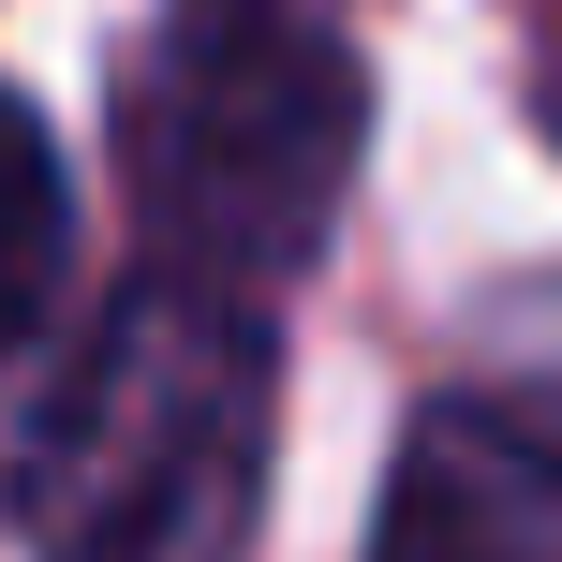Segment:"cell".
Segmentation results:
<instances>
[{
    "label": "cell",
    "instance_id": "6da1fadb",
    "mask_svg": "<svg viewBox=\"0 0 562 562\" xmlns=\"http://www.w3.org/2000/svg\"><path fill=\"white\" fill-rule=\"evenodd\" d=\"M281 340L252 296L148 267L45 370L15 429V518L45 562H237L267 504Z\"/></svg>",
    "mask_w": 562,
    "mask_h": 562
},
{
    "label": "cell",
    "instance_id": "7a4b0ae2",
    "mask_svg": "<svg viewBox=\"0 0 562 562\" xmlns=\"http://www.w3.org/2000/svg\"><path fill=\"white\" fill-rule=\"evenodd\" d=\"M370 148V75L296 0H164L119 59V178L164 281L207 296H281L326 252Z\"/></svg>",
    "mask_w": 562,
    "mask_h": 562
},
{
    "label": "cell",
    "instance_id": "3957f363",
    "mask_svg": "<svg viewBox=\"0 0 562 562\" xmlns=\"http://www.w3.org/2000/svg\"><path fill=\"white\" fill-rule=\"evenodd\" d=\"M370 562H562V474L504 400H429L385 474Z\"/></svg>",
    "mask_w": 562,
    "mask_h": 562
},
{
    "label": "cell",
    "instance_id": "277c9868",
    "mask_svg": "<svg viewBox=\"0 0 562 562\" xmlns=\"http://www.w3.org/2000/svg\"><path fill=\"white\" fill-rule=\"evenodd\" d=\"M45 296H59V148H45V119L0 89V370L30 356Z\"/></svg>",
    "mask_w": 562,
    "mask_h": 562
},
{
    "label": "cell",
    "instance_id": "5b68a950",
    "mask_svg": "<svg viewBox=\"0 0 562 562\" xmlns=\"http://www.w3.org/2000/svg\"><path fill=\"white\" fill-rule=\"evenodd\" d=\"M488 340H504V356H488V385H474V400H504V415L533 429V459L562 474V281L504 296V326H488Z\"/></svg>",
    "mask_w": 562,
    "mask_h": 562
}]
</instances>
